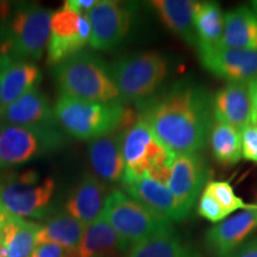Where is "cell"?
I'll return each mask as SVG.
<instances>
[{
	"instance_id": "cell-39",
	"label": "cell",
	"mask_w": 257,
	"mask_h": 257,
	"mask_svg": "<svg viewBox=\"0 0 257 257\" xmlns=\"http://www.w3.org/2000/svg\"><path fill=\"white\" fill-rule=\"evenodd\" d=\"M0 227H2V226H0Z\"/></svg>"
},
{
	"instance_id": "cell-10",
	"label": "cell",
	"mask_w": 257,
	"mask_h": 257,
	"mask_svg": "<svg viewBox=\"0 0 257 257\" xmlns=\"http://www.w3.org/2000/svg\"><path fill=\"white\" fill-rule=\"evenodd\" d=\"M91 37L87 15L74 11L66 5L53 12L50 36L47 46V61L55 67L74 54L83 50Z\"/></svg>"
},
{
	"instance_id": "cell-11",
	"label": "cell",
	"mask_w": 257,
	"mask_h": 257,
	"mask_svg": "<svg viewBox=\"0 0 257 257\" xmlns=\"http://www.w3.org/2000/svg\"><path fill=\"white\" fill-rule=\"evenodd\" d=\"M87 17L91 25L89 47L96 51L113 50L123 43L131 30L134 8L123 2L98 0Z\"/></svg>"
},
{
	"instance_id": "cell-35",
	"label": "cell",
	"mask_w": 257,
	"mask_h": 257,
	"mask_svg": "<svg viewBox=\"0 0 257 257\" xmlns=\"http://www.w3.org/2000/svg\"><path fill=\"white\" fill-rule=\"evenodd\" d=\"M10 218V216H9V213L8 212H6V210H5V207L3 206V204H2V201H0V226H2L3 224L5 223L6 220H8Z\"/></svg>"
},
{
	"instance_id": "cell-8",
	"label": "cell",
	"mask_w": 257,
	"mask_h": 257,
	"mask_svg": "<svg viewBox=\"0 0 257 257\" xmlns=\"http://www.w3.org/2000/svg\"><path fill=\"white\" fill-rule=\"evenodd\" d=\"M56 184L53 178L41 179L34 169L0 176V201L9 216L43 218L50 211Z\"/></svg>"
},
{
	"instance_id": "cell-22",
	"label": "cell",
	"mask_w": 257,
	"mask_h": 257,
	"mask_svg": "<svg viewBox=\"0 0 257 257\" xmlns=\"http://www.w3.org/2000/svg\"><path fill=\"white\" fill-rule=\"evenodd\" d=\"M195 3L192 0H154L150 4L173 34L189 46L197 47V34L193 23Z\"/></svg>"
},
{
	"instance_id": "cell-27",
	"label": "cell",
	"mask_w": 257,
	"mask_h": 257,
	"mask_svg": "<svg viewBox=\"0 0 257 257\" xmlns=\"http://www.w3.org/2000/svg\"><path fill=\"white\" fill-rule=\"evenodd\" d=\"M198 50L210 49L219 44L224 31V14L214 2H197L193 12Z\"/></svg>"
},
{
	"instance_id": "cell-14",
	"label": "cell",
	"mask_w": 257,
	"mask_h": 257,
	"mask_svg": "<svg viewBox=\"0 0 257 257\" xmlns=\"http://www.w3.org/2000/svg\"><path fill=\"white\" fill-rule=\"evenodd\" d=\"M57 149L55 144L35 131L0 124V169L25 165Z\"/></svg>"
},
{
	"instance_id": "cell-5",
	"label": "cell",
	"mask_w": 257,
	"mask_h": 257,
	"mask_svg": "<svg viewBox=\"0 0 257 257\" xmlns=\"http://www.w3.org/2000/svg\"><path fill=\"white\" fill-rule=\"evenodd\" d=\"M120 142L125 163L123 186L143 178L155 179L167 185L176 155L157 141L144 121L138 118L121 131Z\"/></svg>"
},
{
	"instance_id": "cell-9",
	"label": "cell",
	"mask_w": 257,
	"mask_h": 257,
	"mask_svg": "<svg viewBox=\"0 0 257 257\" xmlns=\"http://www.w3.org/2000/svg\"><path fill=\"white\" fill-rule=\"evenodd\" d=\"M0 124L16 125L35 131L53 142L59 149L66 146L69 138L57 121L48 96L37 87L30 89L6 107L0 113Z\"/></svg>"
},
{
	"instance_id": "cell-20",
	"label": "cell",
	"mask_w": 257,
	"mask_h": 257,
	"mask_svg": "<svg viewBox=\"0 0 257 257\" xmlns=\"http://www.w3.org/2000/svg\"><path fill=\"white\" fill-rule=\"evenodd\" d=\"M88 160L93 172L100 181L108 184L123 181L125 163L120 133L91 141L88 146Z\"/></svg>"
},
{
	"instance_id": "cell-6",
	"label": "cell",
	"mask_w": 257,
	"mask_h": 257,
	"mask_svg": "<svg viewBox=\"0 0 257 257\" xmlns=\"http://www.w3.org/2000/svg\"><path fill=\"white\" fill-rule=\"evenodd\" d=\"M110 69L121 101L140 104L156 94L168 75L169 64L156 51H144L119 57Z\"/></svg>"
},
{
	"instance_id": "cell-32",
	"label": "cell",
	"mask_w": 257,
	"mask_h": 257,
	"mask_svg": "<svg viewBox=\"0 0 257 257\" xmlns=\"http://www.w3.org/2000/svg\"><path fill=\"white\" fill-rule=\"evenodd\" d=\"M31 257H75V253L64 250L56 244H37Z\"/></svg>"
},
{
	"instance_id": "cell-29",
	"label": "cell",
	"mask_w": 257,
	"mask_h": 257,
	"mask_svg": "<svg viewBox=\"0 0 257 257\" xmlns=\"http://www.w3.org/2000/svg\"><path fill=\"white\" fill-rule=\"evenodd\" d=\"M205 188L229 214L240 210V208L245 210L250 206L234 193L232 186L227 181H208Z\"/></svg>"
},
{
	"instance_id": "cell-7",
	"label": "cell",
	"mask_w": 257,
	"mask_h": 257,
	"mask_svg": "<svg viewBox=\"0 0 257 257\" xmlns=\"http://www.w3.org/2000/svg\"><path fill=\"white\" fill-rule=\"evenodd\" d=\"M101 216L118 234L126 252L135 244L172 229L169 221L119 189L107 195Z\"/></svg>"
},
{
	"instance_id": "cell-12",
	"label": "cell",
	"mask_w": 257,
	"mask_h": 257,
	"mask_svg": "<svg viewBox=\"0 0 257 257\" xmlns=\"http://www.w3.org/2000/svg\"><path fill=\"white\" fill-rule=\"evenodd\" d=\"M210 170L198 153L180 154L175 156L172 170L167 181V187L174 195L182 213L187 217L197 204L201 193L207 185Z\"/></svg>"
},
{
	"instance_id": "cell-19",
	"label": "cell",
	"mask_w": 257,
	"mask_h": 257,
	"mask_svg": "<svg viewBox=\"0 0 257 257\" xmlns=\"http://www.w3.org/2000/svg\"><path fill=\"white\" fill-rule=\"evenodd\" d=\"M3 79L0 91V113L21 96L35 88L42 80V72L32 61L3 57Z\"/></svg>"
},
{
	"instance_id": "cell-33",
	"label": "cell",
	"mask_w": 257,
	"mask_h": 257,
	"mask_svg": "<svg viewBox=\"0 0 257 257\" xmlns=\"http://www.w3.org/2000/svg\"><path fill=\"white\" fill-rule=\"evenodd\" d=\"M227 257H257V238L243 243Z\"/></svg>"
},
{
	"instance_id": "cell-2",
	"label": "cell",
	"mask_w": 257,
	"mask_h": 257,
	"mask_svg": "<svg viewBox=\"0 0 257 257\" xmlns=\"http://www.w3.org/2000/svg\"><path fill=\"white\" fill-rule=\"evenodd\" d=\"M53 11L35 3H0V56L38 61L50 36Z\"/></svg>"
},
{
	"instance_id": "cell-3",
	"label": "cell",
	"mask_w": 257,
	"mask_h": 257,
	"mask_svg": "<svg viewBox=\"0 0 257 257\" xmlns=\"http://www.w3.org/2000/svg\"><path fill=\"white\" fill-rule=\"evenodd\" d=\"M54 111L64 133L80 141L121 133L138 119L121 102H92L67 95L59 96Z\"/></svg>"
},
{
	"instance_id": "cell-36",
	"label": "cell",
	"mask_w": 257,
	"mask_h": 257,
	"mask_svg": "<svg viewBox=\"0 0 257 257\" xmlns=\"http://www.w3.org/2000/svg\"><path fill=\"white\" fill-rule=\"evenodd\" d=\"M0 257H6L4 244H3V242H2V236H0Z\"/></svg>"
},
{
	"instance_id": "cell-1",
	"label": "cell",
	"mask_w": 257,
	"mask_h": 257,
	"mask_svg": "<svg viewBox=\"0 0 257 257\" xmlns=\"http://www.w3.org/2000/svg\"><path fill=\"white\" fill-rule=\"evenodd\" d=\"M138 106L144 121L161 144L175 155L206 147L213 125V98L198 83L180 80Z\"/></svg>"
},
{
	"instance_id": "cell-30",
	"label": "cell",
	"mask_w": 257,
	"mask_h": 257,
	"mask_svg": "<svg viewBox=\"0 0 257 257\" xmlns=\"http://www.w3.org/2000/svg\"><path fill=\"white\" fill-rule=\"evenodd\" d=\"M198 213L202 218L207 219L211 223H220L229 216L226 211L218 204V201L210 194L206 188H204L198 202Z\"/></svg>"
},
{
	"instance_id": "cell-4",
	"label": "cell",
	"mask_w": 257,
	"mask_h": 257,
	"mask_svg": "<svg viewBox=\"0 0 257 257\" xmlns=\"http://www.w3.org/2000/svg\"><path fill=\"white\" fill-rule=\"evenodd\" d=\"M60 95L92 102H121L110 66L91 51L81 50L54 67Z\"/></svg>"
},
{
	"instance_id": "cell-28",
	"label": "cell",
	"mask_w": 257,
	"mask_h": 257,
	"mask_svg": "<svg viewBox=\"0 0 257 257\" xmlns=\"http://www.w3.org/2000/svg\"><path fill=\"white\" fill-rule=\"evenodd\" d=\"M208 142L214 159L220 165L233 166L242 159L240 131L230 125L214 120Z\"/></svg>"
},
{
	"instance_id": "cell-16",
	"label": "cell",
	"mask_w": 257,
	"mask_h": 257,
	"mask_svg": "<svg viewBox=\"0 0 257 257\" xmlns=\"http://www.w3.org/2000/svg\"><path fill=\"white\" fill-rule=\"evenodd\" d=\"M213 118L242 133L252 125V106L248 83H227L213 96Z\"/></svg>"
},
{
	"instance_id": "cell-25",
	"label": "cell",
	"mask_w": 257,
	"mask_h": 257,
	"mask_svg": "<svg viewBox=\"0 0 257 257\" xmlns=\"http://www.w3.org/2000/svg\"><path fill=\"white\" fill-rule=\"evenodd\" d=\"M41 225L23 218L11 217L0 227L6 257H31L37 245V234Z\"/></svg>"
},
{
	"instance_id": "cell-34",
	"label": "cell",
	"mask_w": 257,
	"mask_h": 257,
	"mask_svg": "<svg viewBox=\"0 0 257 257\" xmlns=\"http://www.w3.org/2000/svg\"><path fill=\"white\" fill-rule=\"evenodd\" d=\"M250 100L252 106V125H257V79L248 83Z\"/></svg>"
},
{
	"instance_id": "cell-26",
	"label": "cell",
	"mask_w": 257,
	"mask_h": 257,
	"mask_svg": "<svg viewBox=\"0 0 257 257\" xmlns=\"http://www.w3.org/2000/svg\"><path fill=\"white\" fill-rule=\"evenodd\" d=\"M126 253V257H201L197 250L182 242L173 229L135 244Z\"/></svg>"
},
{
	"instance_id": "cell-13",
	"label": "cell",
	"mask_w": 257,
	"mask_h": 257,
	"mask_svg": "<svg viewBox=\"0 0 257 257\" xmlns=\"http://www.w3.org/2000/svg\"><path fill=\"white\" fill-rule=\"evenodd\" d=\"M205 69L229 83H249L257 79V51L216 46L199 50Z\"/></svg>"
},
{
	"instance_id": "cell-17",
	"label": "cell",
	"mask_w": 257,
	"mask_h": 257,
	"mask_svg": "<svg viewBox=\"0 0 257 257\" xmlns=\"http://www.w3.org/2000/svg\"><path fill=\"white\" fill-rule=\"evenodd\" d=\"M106 198L104 182L94 175L86 174L70 191L64 212L86 227L101 217Z\"/></svg>"
},
{
	"instance_id": "cell-31",
	"label": "cell",
	"mask_w": 257,
	"mask_h": 257,
	"mask_svg": "<svg viewBox=\"0 0 257 257\" xmlns=\"http://www.w3.org/2000/svg\"><path fill=\"white\" fill-rule=\"evenodd\" d=\"M242 156L245 160L257 162V125H249L240 133Z\"/></svg>"
},
{
	"instance_id": "cell-15",
	"label": "cell",
	"mask_w": 257,
	"mask_h": 257,
	"mask_svg": "<svg viewBox=\"0 0 257 257\" xmlns=\"http://www.w3.org/2000/svg\"><path fill=\"white\" fill-rule=\"evenodd\" d=\"M257 227V205L221 220L211 227L205 236L207 251L216 257H227L243 244Z\"/></svg>"
},
{
	"instance_id": "cell-37",
	"label": "cell",
	"mask_w": 257,
	"mask_h": 257,
	"mask_svg": "<svg viewBox=\"0 0 257 257\" xmlns=\"http://www.w3.org/2000/svg\"><path fill=\"white\" fill-rule=\"evenodd\" d=\"M2 79H3V60L0 56V91H2Z\"/></svg>"
},
{
	"instance_id": "cell-24",
	"label": "cell",
	"mask_w": 257,
	"mask_h": 257,
	"mask_svg": "<svg viewBox=\"0 0 257 257\" xmlns=\"http://www.w3.org/2000/svg\"><path fill=\"white\" fill-rule=\"evenodd\" d=\"M85 226L67 214L66 212L54 214L43 226L40 227L37 234V244H56L69 252H76L81 243Z\"/></svg>"
},
{
	"instance_id": "cell-38",
	"label": "cell",
	"mask_w": 257,
	"mask_h": 257,
	"mask_svg": "<svg viewBox=\"0 0 257 257\" xmlns=\"http://www.w3.org/2000/svg\"><path fill=\"white\" fill-rule=\"evenodd\" d=\"M251 10L257 15V0H253V2H251Z\"/></svg>"
},
{
	"instance_id": "cell-18",
	"label": "cell",
	"mask_w": 257,
	"mask_h": 257,
	"mask_svg": "<svg viewBox=\"0 0 257 257\" xmlns=\"http://www.w3.org/2000/svg\"><path fill=\"white\" fill-rule=\"evenodd\" d=\"M125 193L135 200L149 208L153 213L169 223L185 219L174 195L166 184L152 178H143L124 186Z\"/></svg>"
},
{
	"instance_id": "cell-21",
	"label": "cell",
	"mask_w": 257,
	"mask_h": 257,
	"mask_svg": "<svg viewBox=\"0 0 257 257\" xmlns=\"http://www.w3.org/2000/svg\"><path fill=\"white\" fill-rule=\"evenodd\" d=\"M218 46L257 51V15L251 9L238 8L224 15V31Z\"/></svg>"
},
{
	"instance_id": "cell-23",
	"label": "cell",
	"mask_w": 257,
	"mask_h": 257,
	"mask_svg": "<svg viewBox=\"0 0 257 257\" xmlns=\"http://www.w3.org/2000/svg\"><path fill=\"white\" fill-rule=\"evenodd\" d=\"M123 252L120 238L101 216L85 227L75 257H114Z\"/></svg>"
}]
</instances>
